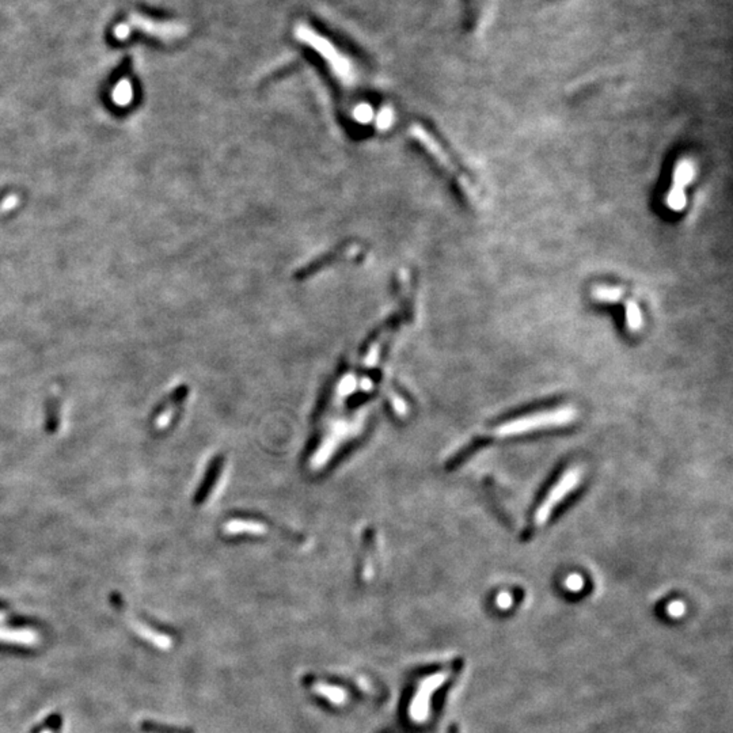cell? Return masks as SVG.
Segmentation results:
<instances>
[{"label": "cell", "mask_w": 733, "mask_h": 733, "mask_svg": "<svg viewBox=\"0 0 733 733\" xmlns=\"http://www.w3.org/2000/svg\"><path fill=\"white\" fill-rule=\"evenodd\" d=\"M583 470L577 466L569 467L564 474L549 489L547 494L540 501L539 507L534 512V527H543L551 518L556 508L569 496L570 493L580 485Z\"/></svg>", "instance_id": "cell-2"}, {"label": "cell", "mask_w": 733, "mask_h": 733, "mask_svg": "<svg viewBox=\"0 0 733 733\" xmlns=\"http://www.w3.org/2000/svg\"><path fill=\"white\" fill-rule=\"evenodd\" d=\"M692 178V167L689 166H681L676 168L674 174V182L668 195V202L671 206L682 208L685 203V185L689 182L687 179Z\"/></svg>", "instance_id": "cell-4"}, {"label": "cell", "mask_w": 733, "mask_h": 733, "mask_svg": "<svg viewBox=\"0 0 733 733\" xmlns=\"http://www.w3.org/2000/svg\"><path fill=\"white\" fill-rule=\"evenodd\" d=\"M6 618H7V615H6L4 612H1V611H0V622H3V620H4Z\"/></svg>", "instance_id": "cell-10"}, {"label": "cell", "mask_w": 733, "mask_h": 733, "mask_svg": "<svg viewBox=\"0 0 733 733\" xmlns=\"http://www.w3.org/2000/svg\"><path fill=\"white\" fill-rule=\"evenodd\" d=\"M511 603H512V598H511L509 594L502 592V594H500V595L497 596V606H498V607H501V609H508V607L511 606Z\"/></svg>", "instance_id": "cell-9"}, {"label": "cell", "mask_w": 733, "mask_h": 733, "mask_svg": "<svg viewBox=\"0 0 733 733\" xmlns=\"http://www.w3.org/2000/svg\"><path fill=\"white\" fill-rule=\"evenodd\" d=\"M565 587L570 591H578L584 587V578L578 573H571L565 578Z\"/></svg>", "instance_id": "cell-7"}, {"label": "cell", "mask_w": 733, "mask_h": 733, "mask_svg": "<svg viewBox=\"0 0 733 733\" xmlns=\"http://www.w3.org/2000/svg\"><path fill=\"white\" fill-rule=\"evenodd\" d=\"M667 610L670 612V615H672V616H681L685 612V605L682 602H672V603H670Z\"/></svg>", "instance_id": "cell-8"}, {"label": "cell", "mask_w": 733, "mask_h": 733, "mask_svg": "<svg viewBox=\"0 0 733 733\" xmlns=\"http://www.w3.org/2000/svg\"><path fill=\"white\" fill-rule=\"evenodd\" d=\"M42 733H53V732H52V731H50V730H45V731H43V732H42Z\"/></svg>", "instance_id": "cell-11"}, {"label": "cell", "mask_w": 733, "mask_h": 733, "mask_svg": "<svg viewBox=\"0 0 733 733\" xmlns=\"http://www.w3.org/2000/svg\"><path fill=\"white\" fill-rule=\"evenodd\" d=\"M576 417H577V410L569 405L532 411L529 414L516 417L514 420L505 421L500 424L498 427L493 428L491 436L493 438H514V436L526 435V433L546 429V428L565 427L570 422H573Z\"/></svg>", "instance_id": "cell-1"}, {"label": "cell", "mask_w": 733, "mask_h": 733, "mask_svg": "<svg viewBox=\"0 0 733 733\" xmlns=\"http://www.w3.org/2000/svg\"><path fill=\"white\" fill-rule=\"evenodd\" d=\"M296 36L309 45H313L322 56H325L327 61L331 63L333 68L341 78H348L351 75V64L341 55H338L335 48L330 45L324 37L317 36L314 32L306 29L304 26H300L296 30Z\"/></svg>", "instance_id": "cell-3"}, {"label": "cell", "mask_w": 733, "mask_h": 733, "mask_svg": "<svg viewBox=\"0 0 733 733\" xmlns=\"http://www.w3.org/2000/svg\"><path fill=\"white\" fill-rule=\"evenodd\" d=\"M0 641L8 643V644H19V645L32 647L40 643V637L36 632L30 629L0 627Z\"/></svg>", "instance_id": "cell-5"}, {"label": "cell", "mask_w": 733, "mask_h": 733, "mask_svg": "<svg viewBox=\"0 0 733 733\" xmlns=\"http://www.w3.org/2000/svg\"><path fill=\"white\" fill-rule=\"evenodd\" d=\"M130 625H132L133 630H135L139 636H141L143 638L148 640V641L153 643L154 645H157V647H159V648H170L171 641H170L167 637H164L162 634L155 633L154 630H151V629H150L148 626H146L144 623H141V622H139V620H130Z\"/></svg>", "instance_id": "cell-6"}]
</instances>
